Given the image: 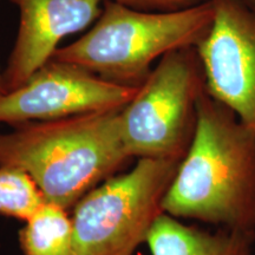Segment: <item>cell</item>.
I'll list each match as a JSON object with an SVG mask.
<instances>
[{"label": "cell", "mask_w": 255, "mask_h": 255, "mask_svg": "<svg viewBox=\"0 0 255 255\" xmlns=\"http://www.w3.org/2000/svg\"><path fill=\"white\" fill-rule=\"evenodd\" d=\"M138 88L108 82L81 66L52 58L23 85L0 96V124L15 127L123 109Z\"/></svg>", "instance_id": "cell-6"}, {"label": "cell", "mask_w": 255, "mask_h": 255, "mask_svg": "<svg viewBox=\"0 0 255 255\" xmlns=\"http://www.w3.org/2000/svg\"><path fill=\"white\" fill-rule=\"evenodd\" d=\"M180 162L138 158L129 173L85 194L71 216L76 255H133L146 244Z\"/></svg>", "instance_id": "cell-5"}, {"label": "cell", "mask_w": 255, "mask_h": 255, "mask_svg": "<svg viewBox=\"0 0 255 255\" xmlns=\"http://www.w3.org/2000/svg\"><path fill=\"white\" fill-rule=\"evenodd\" d=\"M130 8L149 12H171L200 5L207 0H114Z\"/></svg>", "instance_id": "cell-12"}, {"label": "cell", "mask_w": 255, "mask_h": 255, "mask_svg": "<svg viewBox=\"0 0 255 255\" xmlns=\"http://www.w3.org/2000/svg\"><path fill=\"white\" fill-rule=\"evenodd\" d=\"M206 77L196 46L165 53L142 83L120 123L130 157L182 161L195 135Z\"/></svg>", "instance_id": "cell-4"}, {"label": "cell", "mask_w": 255, "mask_h": 255, "mask_svg": "<svg viewBox=\"0 0 255 255\" xmlns=\"http://www.w3.org/2000/svg\"><path fill=\"white\" fill-rule=\"evenodd\" d=\"M6 94V88L4 83V76H2V71L0 70V96Z\"/></svg>", "instance_id": "cell-13"}, {"label": "cell", "mask_w": 255, "mask_h": 255, "mask_svg": "<svg viewBox=\"0 0 255 255\" xmlns=\"http://www.w3.org/2000/svg\"><path fill=\"white\" fill-rule=\"evenodd\" d=\"M247 1H248V2H251L252 5H255V0H247Z\"/></svg>", "instance_id": "cell-14"}, {"label": "cell", "mask_w": 255, "mask_h": 255, "mask_svg": "<svg viewBox=\"0 0 255 255\" xmlns=\"http://www.w3.org/2000/svg\"><path fill=\"white\" fill-rule=\"evenodd\" d=\"M214 20L196 46L206 90L255 136V5L212 0Z\"/></svg>", "instance_id": "cell-7"}, {"label": "cell", "mask_w": 255, "mask_h": 255, "mask_svg": "<svg viewBox=\"0 0 255 255\" xmlns=\"http://www.w3.org/2000/svg\"><path fill=\"white\" fill-rule=\"evenodd\" d=\"M45 203L30 175L18 168L0 165V214L26 222Z\"/></svg>", "instance_id": "cell-11"}, {"label": "cell", "mask_w": 255, "mask_h": 255, "mask_svg": "<svg viewBox=\"0 0 255 255\" xmlns=\"http://www.w3.org/2000/svg\"><path fill=\"white\" fill-rule=\"evenodd\" d=\"M19 9V27L2 70L6 92L23 85L53 58L64 38L100 17L105 0H9Z\"/></svg>", "instance_id": "cell-8"}, {"label": "cell", "mask_w": 255, "mask_h": 255, "mask_svg": "<svg viewBox=\"0 0 255 255\" xmlns=\"http://www.w3.org/2000/svg\"><path fill=\"white\" fill-rule=\"evenodd\" d=\"M121 110L15 126L0 133V165L27 173L46 202L68 210L131 158Z\"/></svg>", "instance_id": "cell-2"}, {"label": "cell", "mask_w": 255, "mask_h": 255, "mask_svg": "<svg viewBox=\"0 0 255 255\" xmlns=\"http://www.w3.org/2000/svg\"><path fill=\"white\" fill-rule=\"evenodd\" d=\"M162 209L178 220L255 233V136L207 90Z\"/></svg>", "instance_id": "cell-1"}, {"label": "cell", "mask_w": 255, "mask_h": 255, "mask_svg": "<svg viewBox=\"0 0 255 255\" xmlns=\"http://www.w3.org/2000/svg\"><path fill=\"white\" fill-rule=\"evenodd\" d=\"M214 20L212 0L171 12H149L105 0L87 33L59 47L53 58L108 82L141 87L155 60L170 51L197 46Z\"/></svg>", "instance_id": "cell-3"}, {"label": "cell", "mask_w": 255, "mask_h": 255, "mask_svg": "<svg viewBox=\"0 0 255 255\" xmlns=\"http://www.w3.org/2000/svg\"><path fill=\"white\" fill-rule=\"evenodd\" d=\"M254 241L255 233L222 228L210 232L163 213L152 226L146 245L151 255H253Z\"/></svg>", "instance_id": "cell-9"}, {"label": "cell", "mask_w": 255, "mask_h": 255, "mask_svg": "<svg viewBox=\"0 0 255 255\" xmlns=\"http://www.w3.org/2000/svg\"><path fill=\"white\" fill-rule=\"evenodd\" d=\"M19 241L24 255H76L71 218L49 202L25 222Z\"/></svg>", "instance_id": "cell-10"}]
</instances>
